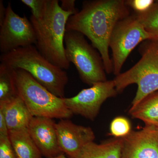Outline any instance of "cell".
Masks as SVG:
<instances>
[{
	"label": "cell",
	"mask_w": 158,
	"mask_h": 158,
	"mask_svg": "<svg viewBox=\"0 0 158 158\" xmlns=\"http://www.w3.org/2000/svg\"><path fill=\"white\" fill-rule=\"evenodd\" d=\"M130 15L124 0L85 1L81 9L69 18L66 31H77L88 37L100 54L106 73L110 74L113 73L110 37L117 23Z\"/></svg>",
	"instance_id": "1"
},
{
	"label": "cell",
	"mask_w": 158,
	"mask_h": 158,
	"mask_svg": "<svg viewBox=\"0 0 158 158\" xmlns=\"http://www.w3.org/2000/svg\"><path fill=\"white\" fill-rule=\"evenodd\" d=\"M71 13L64 11L58 0H46L42 15L30 17L36 34V47L49 62L62 69L70 66L65 54L64 37Z\"/></svg>",
	"instance_id": "2"
},
{
	"label": "cell",
	"mask_w": 158,
	"mask_h": 158,
	"mask_svg": "<svg viewBox=\"0 0 158 158\" xmlns=\"http://www.w3.org/2000/svg\"><path fill=\"white\" fill-rule=\"evenodd\" d=\"M0 61L11 69L26 71L51 93L65 98V86L69 81L67 73L49 62L34 45L2 54Z\"/></svg>",
	"instance_id": "3"
},
{
	"label": "cell",
	"mask_w": 158,
	"mask_h": 158,
	"mask_svg": "<svg viewBox=\"0 0 158 158\" xmlns=\"http://www.w3.org/2000/svg\"><path fill=\"white\" fill-rule=\"evenodd\" d=\"M18 95L31 115L35 117L68 119L73 115L63 98L51 93L31 74L21 69H12Z\"/></svg>",
	"instance_id": "4"
},
{
	"label": "cell",
	"mask_w": 158,
	"mask_h": 158,
	"mask_svg": "<svg viewBox=\"0 0 158 158\" xmlns=\"http://www.w3.org/2000/svg\"><path fill=\"white\" fill-rule=\"evenodd\" d=\"M143 44L140 50V60L113 80L118 93L130 85H137L138 90L131 107L136 106L151 94L158 91V40H146Z\"/></svg>",
	"instance_id": "5"
},
{
	"label": "cell",
	"mask_w": 158,
	"mask_h": 158,
	"mask_svg": "<svg viewBox=\"0 0 158 158\" xmlns=\"http://www.w3.org/2000/svg\"><path fill=\"white\" fill-rule=\"evenodd\" d=\"M64 45L66 59L75 66L84 83L91 86L108 81L100 54L83 34L77 31H66Z\"/></svg>",
	"instance_id": "6"
},
{
	"label": "cell",
	"mask_w": 158,
	"mask_h": 158,
	"mask_svg": "<svg viewBox=\"0 0 158 158\" xmlns=\"http://www.w3.org/2000/svg\"><path fill=\"white\" fill-rule=\"evenodd\" d=\"M157 40L144 29L135 14L119 21L110 37V47L112 51L113 73L116 76L131 52L140 43Z\"/></svg>",
	"instance_id": "7"
},
{
	"label": "cell",
	"mask_w": 158,
	"mask_h": 158,
	"mask_svg": "<svg viewBox=\"0 0 158 158\" xmlns=\"http://www.w3.org/2000/svg\"><path fill=\"white\" fill-rule=\"evenodd\" d=\"M118 94L114 81L110 80L96 83L90 88L83 89L75 96L64 98L63 99L73 114L93 121L103 103Z\"/></svg>",
	"instance_id": "8"
},
{
	"label": "cell",
	"mask_w": 158,
	"mask_h": 158,
	"mask_svg": "<svg viewBox=\"0 0 158 158\" xmlns=\"http://www.w3.org/2000/svg\"><path fill=\"white\" fill-rule=\"evenodd\" d=\"M36 34L30 20L21 17L12 9L11 3L6 7V15L0 26V52L6 53L21 47L35 44Z\"/></svg>",
	"instance_id": "9"
},
{
	"label": "cell",
	"mask_w": 158,
	"mask_h": 158,
	"mask_svg": "<svg viewBox=\"0 0 158 158\" xmlns=\"http://www.w3.org/2000/svg\"><path fill=\"white\" fill-rule=\"evenodd\" d=\"M123 138L121 158H158V129L145 126Z\"/></svg>",
	"instance_id": "10"
},
{
	"label": "cell",
	"mask_w": 158,
	"mask_h": 158,
	"mask_svg": "<svg viewBox=\"0 0 158 158\" xmlns=\"http://www.w3.org/2000/svg\"><path fill=\"white\" fill-rule=\"evenodd\" d=\"M58 144L61 151L71 158L95 139L91 128L73 123L68 119H61L56 124Z\"/></svg>",
	"instance_id": "11"
},
{
	"label": "cell",
	"mask_w": 158,
	"mask_h": 158,
	"mask_svg": "<svg viewBox=\"0 0 158 158\" xmlns=\"http://www.w3.org/2000/svg\"><path fill=\"white\" fill-rule=\"evenodd\" d=\"M56 124L52 118L34 116L28 126L30 136L46 158L63 153L58 144Z\"/></svg>",
	"instance_id": "12"
},
{
	"label": "cell",
	"mask_w": 158,
	"mask_h": 158,
	"mask_svg": "<svg viewBox=\"0 0 158 158\" xmlns=\"http://www.w3.org/2000/svg\"><path fill=\"white\" fill-rule=\"evenodd\" d=\"M0 110L4 113L9 131L27 128L34 117L19 96L9 102L0 103Z\"/></svg>",
	"instance_id": "13"
},
{
	"label": "cell",
	"mask_w": 158,
	"mask_h": 158,
	"mask_svg": "<svg viewBox=\"0 0 158 158\" xmlns=\"http://www.w3.org/2000/svg\"><path fill=\"white\" fill-rule=\"evenodd\" d=\"M122 144V138H114L100 144L92 141L71 158H121Z\"/></svg>",
	"instance_id": "14"
},
{
	"label": "cell",
	"mask_w": 158,
	"mask_h": 158,
	"mask_svg": "<svg viewBox=\"0 0 158 158\" xmlns=\"http://www.w3.org/2000/svg\"><path fill=\"white\" fill-rule=\"evenodd\" d=\"M129 113L133 118L140 119L145 126L158 129V91L148 95L134 107Z\"/></svg>",
	"instance_id": "15"
},
{
	"label": "cell",
	"mask_w": 158,
	"mask_h": 158,
	"mask_svg": "<svg viewBox=\"0 0 158 158\" xmlns=\"http://www.w3.org/2000/svg\"><path fill=\"white\" fill-rule=\"evenodd\" d=\"M9 136L18 158H42L27 128L9 131Z\"/></svg>",
	"instance_id": "16"
},
{
	"label": "cell",
	"mask_w": 158,
	"mask_h": 158,
	"mask_svg": "<svg viewBox=\"0 0 158 158\" xmlns=\"http://www.w3.org/2000/svg\"><path fill=\"white\" fill-rule=\"evenodd\" d=\"M18 96L12 69L0 64V103L9 102Z\"/></svg>",
	"instance_id": "17"
},
{
	"label": "cell",
	"mask_w": 158,
	"mask_h": 158,
	"mask_svg": "<svg viewBox=\"0 0 158 158\" xmlns=\"http://www.w3.org/2000/svg\"><path fill=\"white\" fill-rule=\"evenodd\" d=\"M135 15L145 30L158 40V1L146 12Z\"/></svg>",
	"instance_id": "18"
},
{
	"label": "cell",
	"mask_w": 158,
	"mask_h": 158,
	"mask_svg": "<svg viewBox=\"0 0 158 158\" xmlns=\"http://www.w3.org/2000/svg\"><path fill=\"white\" fill-rule=\"evenodd\" d=\"M110 131V135L114 138H123L131 131V124L127 118L117 116L111 122Z\"/></svg>",
	"instance_id": "19"
},
{
	"label": "cell",
	"mask_w": 158,
	"mask_h": 158,
	"mask_svg": "<svg viewBox=\"0 0 158 158\" xmlns=\"http://www.w3.org/2000/svg\"><path fill=\"white\" fill-rule=\"evenodd\" d=\"M0 158H18L9 136L0 135Z\"/></svg>",
	"instance_id": "20"
},
{
	"label": "cell",
	"mask_w": 158,
	"mask_h": 158,
	"mask_svg": "<svg viewBox=\"0 0 158 158\" xmlns=\"http://www.w3.org/2000/svg\"><path fill=\"white\" fill-rule=\"evenodd\" d=\"M125 1L128 7L132 9L135 14H142L146 12L155 2L152 0H128Z\"/></svg>",
	"instance_id": "21"
},
{
	"label": "cell",
	"mask_w": 158,
	"mask_h": 158,
	"mask_svg": "<svg viewBox=\"0 0 158 158\" xmlns=\"http://www.w3.org/2000/svg\"><path fill=\"white\" fill-rule=\"evenodd\" d=\"M21 2L31 9V16L34 18L38 19L42 15L46 0H22Z\"/></svg>",
	"instance_id": "22"
},
{
	"label": "cell",
	"mask_w": 158,
	"mask_h": 158,
	"mask_svg": "<svg viewBox=\"0 0 158 158\" xmlns=\"http://www.w3.org/2000/svg\"><path fill=\"white\" fill-rule=\"evenodd\" d=\"M75 3V0H62L60 6L64 11L75 14L79 11L76 8Z\"/></svg>",
	"instance_id": "23"
},
{
	"label": "cell",
	"mask_w": 158,
	"mask_h": 158,
	"mask_svg": "<svg viewBox=\"0 0 158 158\" xmlns=\"http://www.w3.org/2000/svg\"><path fill=\"white\" fill-rule=\"evenodd\" d=\"M9 131L4 113L0 110V135L9 136Z\"/></svg>",
	"instance_id": "24"
},
{
	"label": "cell",
	"mask_w": 158,
	"mask_h": 158,
	"mask_svg": "<svg viewBox=\"0 0 158 158\" xmlns=\"http://www.w3.org/2000/svg\"><path fill=\"white\" fill-rule=\"evenodd\" d=\"M6 15V7L3 4V1H0V26L2 24Z\"/></svg>",
	"instance_id": "25"
},
{
	"label": "cell",
	"mask_w": 158,
	"mask_h": 158,
	"mask_svg": "<svg viewBox=\"0 0 158 158\" xmlns=\"http://www.w3.org/2000/svg\"><path fill=\"white\" fill-rule=\"evenodd\" d=\"M48 158H67L65 157V154L62 153L59 155L53 157Z\"/></svg>",
	"instance_id": "26"
}]
</instances>
